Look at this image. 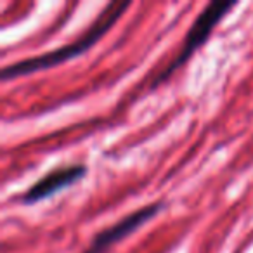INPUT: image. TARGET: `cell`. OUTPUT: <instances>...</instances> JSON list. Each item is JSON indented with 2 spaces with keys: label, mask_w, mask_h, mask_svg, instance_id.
I'll return each mask as SVG.
<instances>
[{
  "label": "cell",
  "mask_w": 253,
  "mask_h": 253,
  "mask_svg": "<svg viewBox=\"0 0 253 253\" xmlns=\"http://www.w3.org/2000/svg\"><path fill=\"white\" fill-rule=\"evenodd\" d=\"M87 175V167L85 165H66L59 169L50 170L43 177H40L28 191L19 196V203L23 205H35L39 201H43L47 198L54 196L59 191L77 184L82 177Z\"/></svg>",
  "instance_id": "4"
},
{
  "label": "cell",
  "mask_w": 253,
  "mask_h": 253,
  "mask_svg": "<svg viewBox=\"0 0 253 253\" xmlns=\"http://www.w3.org/2000/svg\"><path fill=\"white\" fill-rule=\"evenodd\" d=\"M128 7H130L128 2H109V4H106L102 7L97 18L88 25V28L78 39H75L73 42L66 43L63 47H57V49L47 50V52L39 54V56L7 64V66L2 68L0 78H2V82H9L19 77H28V75L50 70V68L59 66V64L68 63V61L82 56L88 49H92L118 23V19L125 14V11Z\"/></svg>",
  "instance_id": "1"
},
{
  "label": "cell",
  "mask_w": 253,
  "mask_h": 253,
  "mask_svg": "<svg viewBox=\"0 0 253 253\" xmlns=\"http://www.w3.org/2000/svg\"><path fill=\"white\" fill-rule=\"evenodd\" d=\"M234 5H236V2H232V0H229V2L215 0V2H210V4L205 5L200 11V14L196 16V19L193 21L191 28L187 30L179 54H177L172 63H170L165 70L160 71L158 77L151 82V88H156L158 85H162L163 82L169 80L177 70H180V68L189 61V57L193 56L200 47H203V43L207 42L208 37L211 35L213 28L225 18V14H227Z\"/></svg>",
  "instance_id": "2"
},
{
  "label": "cell",
  "mask_w": 253,
  "mask_h": 253,
  "mask_svg": "<svg viewBox=\"0 0 253 253\" xmlns=\"http://www.w3.org/2000/svg\"><path fill=\"white\" fill-rule=\"evenodd\" d=\"M163 208H165V203L163 201H156V203H149L146 207H141L137 210L130 211V213L122 217L113 225L97 232L94 236V239L90 241V245L87 246V250H84L82 253H106L111 246L123 241L132 232H135L139 227H142L146 222L155 218Z\"/></svg>",
  "instance_id": "3"
}]
</instances>
